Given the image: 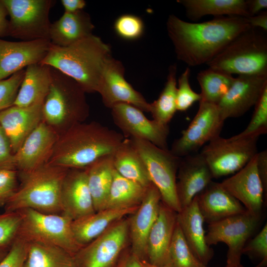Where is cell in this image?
Instances as JSON below:
<instances>
[{
    "label": "cell",
    "instance_id": "40",
    "mask_svg": "<svg viewBox=\"0 0 267 267\" xmlns=\"http://www.w3.org/2000/svg\"><path fill=\"white\" fill-rule=\"evenodd\" d=\"M190 76V69L187 67L178 78L176 92L177 111H185L201 100L200 94L194 91L191 87Z\"/></svg>",
    "mask_w": 267,
    "mask_h": 267
},
{
    "label": "cell",
    "instance_id": "55",
    "mask_svg": "<svg viewBox=\"0 0 267 267\" xmlns=\"http://www.w3.org/2000/svg\"><path fill=\"white\" fill-rule=\"evenodd\" d=\"M142 267H167L166 266H158L152 265L146 260H140Z\"/></svg>",
    "mask_w": 267,
    "mask_h": 267
},
{
    "label": "cell",
    "instance_id": "10",
    "mask_svg": "<svg viewBox=\"0 0 267 267\" xmlns=\"http://www.w3.org/2000/svg\"><path fill=\"white\" fill-rule=\"evenodd\" d=\"M258 137L228 138L220 136L205 145L200 153L213 178L235 174L258 153Z\"/></svg>",
    "mask_w": 267,
    "mask_h": 267
},
{
    "label": "cell",
    "instance_id": "4",
    "mask_svg": "<svg viewBox=\"0 0 267 267\" xmlns=\"http://www.w3.org/2000/svg\"><path fill=\"white\" fill-rule=\"evenodd\" d=\"M69 169L45 164L31 172H18L20 182L4 207V212L31 209L44 213L61 214V190Z\"/></svg>",
    "mask_w": 267,
    "mask_h": 267
},
{
    "label": "cell",
    "instance_id": "39",
    "mask_svg": "<svg viewBox=\"0 0 267 267\" xmlns=\"http://www.w3.org/2000/svg\"><path fill=\"white\" fill-rule=\"evenodd\" d=\"M113 28L119 37L126 40L133 41L142 36L144 25L140 17L134 14H124L116 19Z\"/></svg>",
    "mask_w": 267,
    "mask_h": 267
},
{
    "label": "cell",
    "instance_id": "3",
    "mask_svg": "<svg viewBox=\"0 0 267 267\" xmlns=\"http://www.w3.org/2000/svg\"><path fill=\"white\" fill-rule=\"evenodd\" d=\"M109 45L93 34L66 46L50 44L40 63L74 79L86 93L97 92L104 67L111 57Z\"/></svg>",
    "mask_w": 267,
    "mask_h": 267
},
{
    "label": "cell",
    "instance_id": "51",
    "mask_svg": "<svg viewBox=\"0 0 267 267\" xmlns=\"http://www.w3.org/2000/svg\"><path fill=\"white\" fill-rule=\"evenodd\" d=\"M8 12L2 0H0V37L8 36L9 21Z\"/></svg>",
    "mask_w": 267,
    "mask_h": 267
},
{
    "label": "cell",
    "instance_id": "41",
    "mask_svg": "<svg viewBox=\"0 0 267 267\" xmlns=\"http://www.w3.org/2000/svg\"><path fill=\"white\" fill-rule=\"evenodd\" d=\"M21 222L19 212L0 213V246H11L18 237Z\"/></svg>",
    "mask_w": 267,
    "mask_h": 267
},
{
    "label": "cell",
    "instance_id": "5",
    "mask_svg": "<svg viewBox=\"0 0 267 267\" xmlns=\"http://www.w3.org/2000/svg\"><path fill=\"white\" fill-rule=\"evenodd\" d=\"M86 92L74 79L51 67V82L42 104V121L58 135L89 115Z\"/></svg>",
    "mask_w": 267,
    "mask_h": 267
},
{
    "label": "cell",
    "instance_id": "29",
    "mask_svg": "<svg viewBox=\"0 0 267 267\" xmlns=\"http://www.w3.org/2000/svg\"><path fill=\"white\" fill-rule=\"evenodd\" d=\"M50 82V66L39 63L27 66L14 105L28 107L43 103Z\"/></svg>",
    "mask_w": 267,
    "mask_h": 267
},
{
    "label": "cell",
    "instance_id": "46",
    "mask_svg": "<svg viewBox=\"0 0 267 267\" xmlns=\"http://www.w3.org/2000/svg\"><path fill=\"white\" fill-rule=\"evenodd\" d=\"M16 169L10 144L0 126V169Z\"/></svg>",
    "mask_w": 267,
    "mask_h": 267
},
{
    "label": "cell",
    "instance_id": "17",
    "mask_svg": "<svg viewBox=\"0 0 267 267\" xmlns=\"http://www.w3.org/2000/svg\"><path fill=\"white\" fill-rule=\"evenodd\" d=\"M220 184L247 212L262 217L264 191L258 171L257 154L243 168Z\"/></svg>",
    "mask_w": 267,
    "mask_h": 267
},
{
    "label": "cell",
    "instance_id": "23",
    "mask_svg": "<svg viewBox=\"0 0 267 267\" xmlns=\"http://www.w3.org/2000/svg\"><path fill=\"white\" fill-rule=\"evenodd\" d=\"M42 104L28 107L13 105L0 112V126L9 141L14 154L42 121Z\"/></svg>",
    "mask_w": 267,
    "mask_h": 267
},
{
    "label": "cell",
    "instance_id": "49",
    "mask_svg": "<svg viewBox=\"0 0 267 267\" xmlns=\"http://www.w3.org/2000/svg\"><path fill=\"white\" fill-rule=\"evenodd\" d=\"M246 3L249 17L260 13L267 7V0H246Z\"/></svg>",
    "mask_w": 267,
    "mask_h": 267
},
{
    "label": "cell",
    "instance_id": "30",
    "mask_svg": "<svg viewBox=\"0 0 267 267\" xmlns=\"http://www.w3.org/2000/svg\"><path fill=\"white\" fill-rule=\"evenodd\" d=\"M188 18L197 21L207 15L249 17L246 0H178Z\"/></svg>",
    "mask_w": 267,
    "mask_h": 267
},
{
    "label": "cell",
    "instance_id": "36",
    "mask_svg": "<svg viewBox=\"0 0 267 267\" xmlns=\"http://www.w3.org/2000/svg\"><path fill=\"white\" fill-rule=\"evenodd\" d=\"M197 80L201 88V100L217 104L230 87L234 77L231 74L209 67L200 71Z\"/></svg>",
    "mask_w": 267,
    "mask_h": 267
},
{
    "label": "cell",
    "instance_id": "33",
    "mask_svg": "<svg viewBox=\"0 0 267 267\" xmlns=\"http://www.w3.org/2000/svg\"><path fill=\"white\" fill-rule=\"evenodd\" d=\"M28 243L23 267H76L74 256L65 250L42 243Z\"/></svg>",
    "mask_w": 267,
    "mask_h": 267
},
{
    "label": "cell",
    "instance_id": "8",
    "mask_svg": "<svg viewBox=\"0 0 267 267\" xmlns=\"http://www.w3.org/2000/svg\"><path fill=\"white\" fill-rule=\"evenodd\" d=\"M130 139L143 161L150 182L160 192L162 202L177 213L180 212L176 182L181 158L146 140Z\"/></svg>",
    "mask_w": 267,
    "mask_h": 267
},
{
    "label": "cell",
    "instance_id": "28",
    "mask_svg": "<svg viewBox=\"0 0 267 267\" xmlns=\"http://www.w3.org/2000/svg\"><path fill=\"white\" fill-rule=\"evenodd\" d=\"M94 26L89 15L82 10L74 13L64 12L49 29L51 44L66 46L92 34Z\"/></svg>",
    "mask_w": 267,
    "mask_h": 267
},
{
    "label": "cell",
    "instance_id": "31",
    "mask_svg": "<svg viewBox=\"0 0 267 267\" xmlns=\"http://www.w3.org/2000/svg\"><path fill=\"white\" fill-rule=\"evenodd\" d=\"M113 154L99 158L85 169L95 212L105 208L115 172Z\"/></svg>",
    "mask_w": 267,
    "mask_h": 267
},
{
    "label": "cell",
    "instance_id": "27",
    "mask_svg": "<svg viewBox=\"0 0 267 267\" xmlns=\"http://www.w3.org/2000/svg\"><path fill=\"white\" fill-rule=\"evenodd\" d=\"M139 206L126 208H107L72 221L74 237L82 247L97 237L112 224L129 214Z\"/></svg>",
    "mask_w": 267,
    "mask_h": 267
},
{
    "label": "cell",
    "instance_id": "24",
    "mask_svg": "<svg viewBox=\"0 0 267 267\" xmlns=\"http://www.w3.org/2000/svg\"><path fill=\"white\" fill-rule=\"evenodd\" d=\"M196 198L204 221L208 224L246 212L242 204L220 182L212 181Z\"/></svg>",
    "mask_w": 267,
    "mask_h": 267
},
{
    "label": "cell",
    "instance_id": "7",
    "mask_svg": "<svg viewBox=\"0 0 267 267\" xmlns=\"http://www.w3.org/2000/svg\"><path fill=\"white\" fill-rule=\"evenodd\" d=\"M21 222L18 237L59 247L74 256L82 247L72 229V220L62 214L44 213L31 209L19 210Z\"/></svg>",
    "mask_w": 267,
    "mask_h": 267
},
{
    "label": "cell",
    "instance_id": "22",
    "mask_svg": "<svg viewBox=\"0 0 267 267\" xmlns=\"http://www.w3.org/2000/svg\"><path fill=\"white\" fill-rule=\"evenodd\" d=\"M213 178L209 166L200 153L181 157L176 182L177 194L181 209L189 205Z\"/></svg>",
    "mask_w": 267,
    "mask_h": 267
},
{
    "label": "cell",
    "instance_id": "11",
    "mask_svg": "<svg viewBox=\"0 0 267 267\" xmlns=\"http://www.w3.org/2000/svg\"><path fill=\"white\" fill-rule=\"evenodd\" d=\"M129 236V220L115 222L74 256L76 267H116Z\"/></svg>",
    "mask_w": 267,
    "mask_h": 267
},
{
    "label": "cell",
    "instance_id": "26",
    "mask_svg": "<svg viewBox=\"0 0 267 267\" xmlns=\"http://www.w3.org/2000/svg\"><path fill=\"white\" fill-rule=\"evenodd\" d=\"M177 213L161 202L157 218L147 239V261L150 264L166 266L169 248L177 223Z\"/></svg>",
    "mask_w": 267,
    "mask_h": 267
},
{
    "label": "cell",
    "instance_id": "19",
    "mask_svg": "<svg viewBox=\"0 0 267 267\" xmlns=\"http://www.w3.org/2000/svg\"><path fill=\"white\" fill-rule=\"evenodd\" d=\"M50 44L47 40L11 42L0 38V80L31 64L40 63Z\"/></svg>",
    "mask_w": 267,
    "mask_h": 267
},
{
    "label": "cell",
    "instance_id": "6",
    "mask_svg": "<svg viewBox=\"0 0 267 267\" xmlns=\"http://www.w3.org/2000/svg\"><path fill=\"white\" fill-rule=\"evenodd\" d=\"M260 30L240 33L207 65L232 75L267 74V37Z\"/></svg>",
    "mask_w": 267,
    "mask_h": 267
},
{
    "label": "cell",
    "instance_id": "52",
    "mask_svg": "<svg viewBox=\"0 0 267 267\" xmlns=\"http://www.w3.org/2000/svg\"><path fill=\"white\" fill-rule=\"evenodd\" d=\"M125 267H142L140 260L131 253L125 257Z\"/></svg>",
    "mask_w": 267,
    "mask_h": 267
},
{
    "label": "cell",
    "instance_id": "34",
    "mask_svg": "<svg viewBox=\"0 0 267 267\" xmlns=\"http://www.w3.org/2000/svg\"><path fill=\"white\" fill-rule=\"evenodd\" d=\"M147 187L124 178L115 170L104 209L126 208L139 206Z\"/></svg>",
    "mask_w": 267,
    "mask_h": 267
},
{
    "label": "cell",
    "instance_id": "18",
    "mask_svg": "<svg viewBox=\"0 0 267 267\" xmlns=\"http://www.w3.org/2000/svg\"><path fill=\"white\" fill-rule=\"evenodd\" d=\"M58 136L42 121L14 154L15 166L18 172H31L46 164Z\"/></svg>",
    "mask_w": 267,
    "mask_h": 267
},
{
    "label": "cell",
    "instance_id": "15",
    "mask_svg": "<svg viewBox=\"0 0 267 267\" xmlns=\"http://www.w3.org/2000/svg\"><path fill=\"white\" fill-rule=\"evenodd\" d=\"M124 74L122 63L111 57L104 67L97 91L104 105L111 109L116 104L125 103L149 112V103L126 81Z\"/></svg>",
    "mask_w": 267,
    "mask_h": 267
},
{
    "label": "cell",
    "instance_id": "1",
    "mask_svg": "<svg viewBox=\"0 0 267 267\" xmlns=\"http://www.w3.org/2000/svg\"><path fill=\"white\" fill-rule=\"evenodd\" d=\"M168 35L178 59L189 67L208 63L233 39L252 28L246 17L222 16L203 22L184 21L170 14Z\"/></svg>",
    "mask_w": 267,
    "mask_h": 267
},
{
    "label": "cell",
    "instance_id": "56",
    "mask_svg": "<svg viewBox=\"0 0 267 267\" xmlns=\"http://www.w3.org/2000/svg\"><path fill=\"white\" fill-rule=\"evenodd\" d=\"M125 257L121 260L118 263L116 267H125Z\"/></svg>",
    "mask_w": 267,
    "mask_h": 267
},
{
    "label": "cell",
    "instance_id": "20",
    "mask_svg": "<svg viewBox=\"0 0 267 267\" xmlns=\"http://www.w3.org/2000/svg\"><path fill=\"white\" fill-rule=\"evenodd\" d=\"M161 201L160 192L151 183L147 187L144 197L138 209L129 220L131 253L139 260L147 261V237L157 218Z\"/></svg>",
    "mask_w": 267,
    "mask_h": 267
},
{
    "label": "cell",
    "instance_id": "47",
    "mask_svg": "<svg viewBox=\"0 0 267 267\" xmlns=\"http://www.w3.org/2000/svg\"><path fill=\"white\" fill-rule=\"evenodd\" d=\"M257 168L259 175L264 188V196L267 194V151L264 150L257 153Z\"/></svg>",
    "mask_w": 267,
    "mask_h": 267
},
{
    "label": "cell",
    "instance_id": "50",
    "mask_svg": "<svg viewBox=\"0 0 267 267\" xmlns=\"http://www.w3.org/2000/svg\"><path fill=\"white\" fill-rule=\"evenodd\" d=\"M61 2L65 12L67 13L82 10L86 5V2L84 0H61Z\"/></svg>",
    "mask_w": 267,
    "mask_h": 267
},
{
    "label": "cell",
    "instance_id": "16",
    "mask_svg": "<svg viewBox=\"0 0 267 267\" xmlns=\"http://www.w3.org/2000/svg\"><path fill=\"white\" fill-rule=\"evenodd\" d=\"M267 86V74L239 75L217 104L222 119L242 116L255 106Z\"/></svg>",
    "mask_w": 267,
    "mask_h": 267
},
{
    "label": "cell",
    "instance_id": "38",
    "mask_svg": "<svg viewBox=\"0 0 267 267\" xmlns=\"http://www.w3.org/2000/svg\"><path fill=\"white\" fill-rule=\"evenodd\" d=\"M267 133V86L255 105V110L248 126L239 134L232 137L240 138L259 137Z\"/></svg>",
    "mask_w": 267,
    "mask_h": 267
},
{
    "label": "cell",
    "instance_id": "35",
    "mask_svg": "<svg viewBox=\"0 0 267 267\" xmlns=\"http://www.w3.org/2000/svg\"><path fill=\"white\" fill-rule=\"evenodd\" d=\"M177 66H170L165 86L158 98L149 103V111L153 120L162 125H168L177 111L176 92Z\"/></svg>",
    "mask_w": 267,
    "mask_h": 267
},
{
    "label": "cell",
    "instance_id": "12",
    "mask_svg": "<svg viewBox=\"0 0 267 267\" xmlns=\"http://www.w3.org/2000/svg\"><path fill=\"white\" fill-rule=\"evenodd\" d=\"M262 217L246 212L208 224L205 240L209 246L226 244V265L241 264L243 249L260 225Z\"/></svg>",
    "mask_w": 267,
    "mask_h": 267
},
{
    "label": "cell",
    "instance_id": "44",
    "mask_svg": "<svg viewBox=\"0 0 267 267\" xmlns=\"http://www.w3.org/2000/svg\"><path fill=\"white\" fill-rule=\"evenodd\" d=\"M28 243L17 237L6 256L0 262V267H23L26 259Z\"/></svg>",
    "mask_w": 267,
    "mask_h": 267
},
{
    "label": "cell",
    "instance_id": "32",
    "mask_svg": "<svg viewBox=\"0 0 267 267\" xmlns=\"http://www.w3.org/2000/svg\"><path fill=\"white\" fill-rule=\"evenodd\" d=\"M115 171L121 176L148 187L151 182L140 155L130 138H125L113 154Z\"/></svg>",
    "mask_w": 267,
    "mask_h": 267
},
{
    "label": "cell",
    "instance_id": "21",
    "mask_svg": "<svg viewBox=\"0 0 267 267\" xmlns=\"http://www.w3.org/2000/svg\"><path fill=\"white\" fill-rule=\"evenodd\" d=\"M61 214L73 221L95 212L86 169H69L60 195Z\"/></svg>",
    "mask_w": 267,
    "mask_h": 267
},
{
    "label": "cell",
    "instance_id": "13",
    "mask_svg": "<svg viewBox=\"0 0 267 267\" xmlns=\"http://www.w3.org/2000/svg\"><path fill=\"white\" fill-rule=\"evenodd\" d=\"M224 122L216 104L199 101L196 115L180 137L174 141L170 150L180 158L195 153L206 143L220 136Z\"/></svg>",
    "mask_w": 267,
    "mask_h": 267
},
{
    "label": "cell",
    "instance_id": "53",
    "mask_svg": "<svg viewBox=\"0 0 267 267\" xmlns=\"http://www.w3.org/2000/svg\"><path fill=\"white\" fill-rule=\"evenodd\" d=\"M10 246H0V262L6 256Z\"/></svg>",
    "mask_w": 267,
    "mask_h": 267
},
{
    "label": "cell",
    "instance_id": "48",
    "mask_svg": "<svg viewBox=\"0 0 267 267\" xmlns=\"http://www.w3.org/2000/svg\"><path fill=\"white\" fill-rule=\"evenodd\" d=\"M250 25L252 28L260 29L264 32L267 31V11L263 10L260 13L246 17Z\"/></svg>",
    "mask_w": 267,
    "mask_h": 267
},
{
    "label": "cell",
    "instance_id": "43",
    "mask_svg": "<svg viewBox=\"0 0 267 267\" xmlns=\"http://www.w3.org/2000/svg\"><path fill=\"white\" fill-rule=\"evenodd\" d=\"M18 172L13 169H0V207H4L18 186Z\"/></svg>",
    "mask_w": 267,
    "mask_h": 267
},
{
    "label": "cell",
    "instance_id": "45",
    "mask_svg": "<svg viewBox=\"0 0 267 267\" xmlns=\"http://www.w3.org/2000/svg\"><path fill=\"white\" fill-rule=\"evenodd\" d=\"M243 254L267 262V223L253 238L247 242L243 249Z\"/></svg>",
    "mask_w": 267,
    "mask_h": 267
},
{
    "label": "cell",
    "instance_id": "14",
    "mask_svg": "<svg viewBox=\"0 0 267 267\" xmlns=\"http://www.w3.org/2000/svg\"><path fill=\"white\" fill-rule=\"evenodd\" d=\"M111 109L114 123L126 138L146 140L158 147L169 149L168 125H162L148 119L142 111L128 103L116 104Z\"/></svg>",
    "mask_w": 267,
    "mask_h": 267
},
{
    "label": "cell",
    "instance_id": "2",
    "mask_svg": "<svg viewBox=\"0 0 267 267\" xmlns=\"http://www.w3.org/2000/svg\"><path fill=\"white\" fill-rule=\"evenodd\" d=\"M124 138L97 122L81 123L58 136L46 164L85 169L99 158L113 154Z\"/></svg>",
    "mask_w": 267,
    "mask_h": 267
},
{
    "label": "cell",
    "instance_id": "42",
    "mask_svg": "<svg viewBox=\"0 0 267 267\" xmlns=\"http://www.w3.org/2000/svg\"><path fill=\"white\" fill-rule=\"evenodd\" d=\"M25 72L24 69L0 80V112L14 105Z\"/></svg>",
    "mask_w": 267,
    "mask_h": 267
},
{
    "label": "cell",
    "instance_id": "9",
    "mask_svg": "<svg viewBox=\"0 0 267 267\" xmlns=\"http://www.w3.org/2000/svg\"><path fill=\"white\" fill-rule=\"evenodd\" d=\"M9 16L8 36L22 41H49L53 0H2Z\"/></svg>",
    "mask_w": 267,
    "mask_h": 267
},
{
    "label": "cell",
    "instance_id": "37",
    "mask_svg": "<svg viewBox=\"0 0 267 267\" xmlns=\"http://www.w3.org/2000/svg\"><path fill=\"white\" fill-rule=\"evenodd\" d=\"M167 267H208L194 255L188 246L180 228L177 223L169 248Z\"/></svg>",
    "mask_w": 267,
    "mask_h": 267
},
{
    "label": "cell",
    "instance_id": "54",
    "mask_svg": "<svg viewBox=\"0 0 267 267\" xmlns=\"http://www.w3.org/2000/svg\"><path fill=\"white\" fill-rule=\"evenodd\" d=\"M267 262L261 261V262L254 267H267ZM224 267H244L241 264L236 265H226Z\"/></svg>",
    "mask_w": 267,
    "mask_h": 267
},
{
    "label": "cell",
    "instance_id": "25",
    "mask_svg": "<svg viewBox=\"0 0 267 267\" xmlns=\"http://www.w3.org/2000/svg\"><path fill=\"white\" fill-rule=\"evenodd\" d=\"M177 222L183 236L195 257L207 266L214 256V250L205 240L204 219L196 196L192 202L177 213Z\"/></svg>",
    "mask_w": 267,
    "mask_h": 267
}]
</instances>
